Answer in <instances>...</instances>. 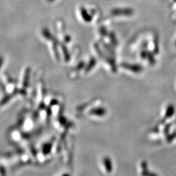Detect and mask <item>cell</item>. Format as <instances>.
Masks as SVG:
<instances>
[{
	"label": "cell",
	"mask_w": 176,
	"mask_h": 176,
	"mask_svg": "<svg viewBox=\"0 0 176 176\" xmlns=\"http://www.w3.org/2000/svg\"><path fill=\"white\" fill-rule=\"evenodd\" d=\"M112 13L116 16H130L133 14V11L130 9H115Z\"/></svg>",
	"instance_id": "1"
},
{
	"label": "cell",
	"mask_w": 176,
	"mask_h": 176,
	"mask_svg": "<svg viewBox=\"0 0 176 176\" xmlns=\"http://www.w3.org/2000/svg\"><path fill=\"white\" fill-rule=\"evenodd\" d=\"M122 67L123 68H126V69L130 70L133 73H139L142 72L143 70V68L140 66V65H135V64H129V63H123L122 64Z\"/></svg>",
	"instance_id": "2"
},
{
	"label": "cell",
	"mask_w": 176,
	"mask_h": 176,
	"mask_svg": "<svg viewBox=\"0 0 176 176\" xmlns=\"http://www.w3.org/2000/svg\"><path fill=\"white\" fill-rule=\"evenodd\" d=\"M103 165L106 171L108 173H111L113 170V164L112 161L108 157H106L103 159Z\"/></svg>",
	"instance_id": "3"
},
{
	"label": "cell",
	"mask_w": 176,
	"mask_h": 176,
	"mask_svg": "<svg viewBox=\"0 0 176 176\" xmlns=\"http://www.w3.org/2000/svg\"><path fill=\"white\" fill-rule=\"evenodd\" d=\"M89 114L94 115L97 116H104L106 114V110L103 108V107H99V108H95L91 109L89 111Z\"/></svg>",
	"instance_id": "4"
},
{
	"label": "cell",
	"mask_w": 176,
	"mask_h": 176,
	"mask_svg": "<svg viewBox=\"0 0 176 176\" xmlns=\"http://www.w3.org/2000/svg\"><path fill=\"white\" fill-rule=\"evenodd\" d=\"M175 113V106L173 104H170L167 106L165 113V119L170 118Z\"/></svg>",
	"instance_id": "5"
},
{
	"label": "cell",
	"mask_w": 176,
	"mask_h": 176,
	"mask_svg": "<svg viewBox=\"0 0 176 176\" xmlns=\"http://www.w3.org/2000/svg\"><path fill=\"white\" fill-rule=\"evenodd\" d=\"M81 13H82V16L83 18V19L86 22H90L91 20V16L88 14V12L86 11V10L83 9H81Z\"/></svg>",
	"instance_id": "6"
},
{
	"label": "cell",
	"mask_w": 176,
	"mask_h": 176,
	"mask_svg": "<svg viewBox=\"0 0 176 176\" xmlns=\"http://www.w3.org/2000/svg\"><path fill=\"white\" fill-rule=\"evenodd\" d=\"M52 149V144H46L43 145V152L44 155L48 154Z\"/></svg>",
	"instance_id": "7"
},
{
	"label": "cell",
	"mask_w": 176,
	"mask_h": 176,
	"mask_svg": "<svg viewBox=\"0 0 176 176\" xmlns=\"http://www.w3.org/2000/svg\"><path fill=\"white\" fill-rule=\"evenodd\" d=\"M141 174L142 176H159V175H157L155 173L150 172L148 170V169L142 170Z\"/></svg>",
	"instance_id": "8"
},
{
	"label": "cell",
	"mask_w": 176,
	"mask_h": 176,
	"mask_svg": "<svg viewBox=\"0 0 176 176\" xmlns=\"http://www.w3.org/2000/svg\"><path fill=\"white\" fill-rule=\"evenodd\" d=\"M176 138V131L171 135H168L166 136V141L168 142H172Z\"/></svg>",
	"instance_id": "9"
},
{
	"label": "cell",
	"mask_w": 176,
	"mask_h": 176,
	"mask_svg": "<svg viewBox=\"0 0 176 176\" xmlns=\"http://www.w3.org/2000/svg\"><path fill=\"white\" fill-rule=\"evenodd\" d=\"M170 127H171V124H168V125H166L165 129H164V133L165 134L166 136L169 135V132H170Z\"/></svg>",
	"instance_id": "10"
},
{
	"label": "cell",
	"mask_w": 176,
	"mask_h": 176,
	"mask_svg": "<svg viewBox=\"0 0 176 176\" xmlns=\"http://www.w3.org/2000/svg\"><path fill=\"white\" fill-rule=\"evenodd\" d=\"M141 167L142 168V170H147L148 169V165L147 163L145 162V161H143L141 163Z\"/></svg>",
	"instance_id": "11"
},
{
	"label": "cell",
	"mask_w": 176,
	"mask_h": 176,
	"mask_svg": "<svg viewBox=\"0 0 176 176\" xmlns=\"http://www.w3.org/2000/svg\"><path fill=\"white\" fill-rule=\"evenodd\" d=\"M2 63H3V59L0 58V67H1V65H2Z\"/></svg>",
	"instance_id": "12"
},
{
	"label": "cell",
	"mask_w": 176,
	"mask_h": 176,
	"mask_svg": "<svg viewBox=\"0 0 176 176\" xmlns=\"http://www.w3.org/2000/svg\"><path fill=\"white\" fill-rule=\"evenodd\" d=\"M62 176H70V175H69V174H64V175H63Z\"/></svg>",
	"instance_id": "13"
},
{
	"label": "cell",
	"mask_w": 176,
	"mask_h": 176,
	"mask_svg": "<svg viewBox=\"0 0 176 176\" xmlns=\"http://www.w3.org/2000/svg\"><path fill=\"white\" fill-rule=\"evenodd\" d=\"M49 1H53V0H49Z\"/></svg>",
	"instance_id": "14"
}]
</instances>
